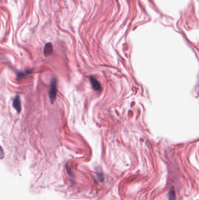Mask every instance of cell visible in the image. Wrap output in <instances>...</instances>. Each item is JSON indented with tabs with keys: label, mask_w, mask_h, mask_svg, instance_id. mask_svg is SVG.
<instances>
[{
	"label": "cell",
	"mask_w": 199,
	"mask_h": 200,
	"mask_svg": "<svg viewBox=\"0 0 199 200\" xmlns=\"http://www.w3.org/2000/svg\"><path fill=\"white\" fill-rule=\"evenodd\" d=\"M57 95V80L56 79H53L51 83L50 91H49V97H50L51 103L53 104L56 99Z\"/></svg>",
	"instance_id": "6da1fadb"
},
{
	"label": "cell",
	"mask_w": 199,
	"mask_h": 200,
	"mask_svg": "<svg viewBox=\"0 0 199 200\" xmlns=\"http://www.w3.org/2000/svg\"><path fill=\"white\" fill-rule=\"evenodd\" d=\"M90 82H91V84L92 85L93 88L95 90H96L97 91H100L102 90L100 83L98 81V80L97 79L93 78V77H91Z\"/></svg>",
	"instance_id": "3957f363"
},
{
	"label": "cell",
	"mask_w": 199,
	"mask_h": 200,
	"mask_svg": "<svg viewBox=\"0 0 199 200\" xmlns=\"http://www.w3.org/2000/svg\"><path fill=\"white\" fill-rule=\"evenodd\" d=\"M53 52V46L51 43H47L46 44L44 48V54L46 56H48L50 55Z\"/></svg>",
	"instance_id": "277c9868"
},
{
	"label": "cell",
	"mask_w": 199,
	"mask_h": 200,
	"mask_svg": "<svg viewBox=\"0 0 199 200\" xmlns=\"http://www.w3.org/2000/svg\"><path fill=\"white\" fill-rule=\"evenodd\" d=\"M169 200H175V192L173 188L171 189L169 193Z\"/></svg>",
	"instance_id": "5b68a950"
},
{
	"label": "cell",
	"mask_w": 199,
	"mask_h": 200,
	"mask_svg": "<svg viewBox=\"0 0 199 200\" xmlns=\"http://www.w3.org/2000/svg\"><path fill=\"white\" fill-rule=\"evenodd\" d=\"M13 107L16 110L18 113H20L21 111V100L19 95H16L13 100L12 102Z\"/></svg>",
	"instance_id": "7a4b0ae2"
},
{
	"label": "cell",
	"mask_w": 199,
	"mask_h": 200,
	"mask_svg": "<svg viewBox=\"0 0 199 200\" xmlns=\"http://www.w3.org/2000/svg\"><path fill=\"white\" fill-rule=\"evenodd\" d=\"M4 152L3 151V149L2 148H1V146H0V159H3L4 157Z\"/></svg>",
	"instance_id": "8992f818"
}]
</instances>
